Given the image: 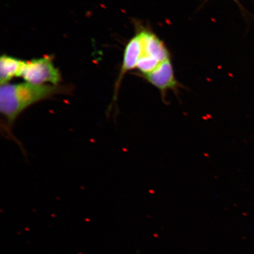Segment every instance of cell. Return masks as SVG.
<instances>
[{"label": "cell", "instance_id": "cell-1", "mask_svg": "<svg viewBox=\"0 0 254 254\" xmlns=\"http://www.w3.org/2000/svg\"><path fill=\"white\" fill-rule=\"evenodd\" d=\"M65 90L58 85H36L27 82L1 85L0 111L5 120V129H10L19 116L28 107L64 93Z\"/></svg>", "mask_w": 254, "mask_h": 254}, {"label": "cell", "instance_id": "cell-2", "mask_svg": "<svg viewBox=\"0 0 254 254\" xmlns=\"http://www.w3.org/2000/svg\"><path fill=\"white\" fill-rule=\"evenodd\" d=\"M136 30L140 34L142 53L136 68L142 76L153 71L161 63L170 59L171 55L166 44L153 31L141 25Z\"/></svg>", "mask_w": 254, "mask_h": 254}, {"label": "cell", "instance_id": "cell-3", "mask_svg": "<svg viewBox=\"0 0 254 254\" xmlns=\"http://www.w3.org/2000/svg\"><path fill=\"white\" fill-rule=\"evenodd\" d=\"M21 77L25 82L36 85H57L61 81V74L49 56L25 62Z\"/></svg>", "mask_w": 254, "mask_h": 254}, {"label": "cell", "instance_id": "cell-4", "mask_svg": "<svg viewBox=\"0 0 254 254\" xmlns=\"http://www.w3.org/2000/svg\"><path fill=\"white\" fill-rule=\"evenodd\" d=\"M142 77L160 91L161 100L166 104L168 103V92L172 91L176 95H179L180 89L182 87L175 75L171 59L161 63L153 71Z\"/></svg>", "mask_w": 254, "mask_h": 254}, {"label": "cell", "instance_id": "cell-5", "mask_svg": "<svg viewBox=\"0 0 254 254\" xmlns=\"http://www.w3.org/2000/svg\"><path fill=\"white\" fill-rule=\"evenodd\" d=\"M142 53V46L141 36L139 32L136 30L134 36L132 37L127 44L124 52L123 64L116 85L117 90L119 89L120 82L126 73L136 68Z\"/></svg>", "mask_w": 254, "mask_h": 254}, {"label": "cell", "instance_id": "cell-6", "mask_svg": "<svg viewBox=\"0 0 254 254\" xmlns=\"http://www.w3.org/2000/svg\"><path fill=\"white\" fill-rule=\"evenodd\" d=\"M25 62L7 55L0 59V84H7L14 77H21Z\"/></svg>", "mask_w": 254, "mask_h": 254}, {"label": "cell", "instance_id": "cell-7", "mask_svg": "<svg viewBox=\"0 0 254 254\" xmlns=\"http://www.w3.org/2000/svg\"><path fill=\"white\" fill-rule=\"evenodd\" d=\"M204 1L205 2H207L209 1V0H204ZM233 1L234 2H236V4L239 6L240 7H242V6H241V4H240V2L239 1V0H233Z\"/></svg>", "mask_w": 254, "mask_h": 254}]
</instances>
